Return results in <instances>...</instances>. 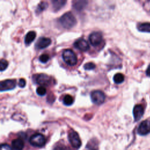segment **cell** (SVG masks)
<instances>
[{
    "mask_svg": "<svg viewBox=\"0 0 150 150\" xmlns=\"http://www.w3.org/2000/svg\"><path fill=\"white\" fill-rule=\"evenodd\" d=\"M61 25L66 29H70L76 23V19L71 12H68L64 13L59 19Z\"/></svg>",
    "mask_w": 150,
    "mask_h": 150,
    "instance_id": "cell-1",
    "label": "cell"
},
{
    "mask_svg": "<svg viewBox=\"0 0 150 150\" xmlns=\"http://www.w3.org/2000/svg\"><path fill=\"white\" fill-rule=\"evenodd\" d=\"M62 58L64 62L70 66H73L77 62V58L74 52L71 49H66L62 53Z\"/></svg>",
    "mask_w": 150,
    "mask_h": 150,
    "instance_id": "cell-2",
    "label": "cell"
},
{
    "mask_svg": "<svg viewBox=\"0 0 150 150\" xmlns=\"http://www.w3.org/2000/svg\"><path fill=\"white\" fill-rule=\"evenodd\" d=\"M29 142L33 146L42 147L46 143V138L43 135L36 133L30 137Z\"/></svg>",
    "mask_w": 150,
    "mask_h": 150,
    "instance_id": "cell-3",
    "label": "cell"
},
{
    "mask_svg": "<svg viewBox=\"0 0 150 150\" xmlns=\"http://www.w3.org/2000/svg\"><path fill=\"white\" fill-rule=\"evenodd\" d=\"M68 138L71 145L73 148L76 149L80 148L81 145V142L77 132L73 130L70 131L68 134Z\"/></svg>",
    "mask_w": 150,
    "mask_h": 150,
    "instance_id": "cell-4",
    "label": "cell"
},
{
    "mask_svg": "<svg viewBox=\"0 0 150 150\" xmlns=\"http://www.w3.org/2000/svg\"><path fill=\"white\" fill-rule=\"evenodd\" d=\"M90 97L92 102L97 105L101 104L105 100V94L100 90H94L90 94Z\"/></svg>",
    "mask_w": 150,
    "mask_h": 150,
    "instance_id": "cell-5",
    "label": "cell"
},
{
    "mask_svg": "<svg viewBox=\"0 0 150 150\" xmlns=\"http://www.w3.org/2000/svg\"><path fill=\"white\" fill-rule=\"evenodd\" d=\"M90 43L93 46H97L101 44L103 41V36L100 32H92L88 38Z\"/></svg>",
    "mask_w": 150,
    "mask_h": 150,
    "instance_id": "cell-6",
    "label": "cell"
},
{
    "mask_svg": "<svg viewBox=\"0 0 150 150\" xmlns=\"http://www.w3.org/2000/svg\"><path fill=\"white\" fill-rule=\"evenodd\" d=\"M137 132L140 135H145L150 132V121H143L138 127Z\"/></svg>",
    "mask_w": 150,
    "mask_h": 150,
    "instance_id": "cell-7",
    "label": "cell"
},
{
    "mask_svg": "<svg viewBox=\"0 0 150 150\" xmlns=\"http://www.w3.org/2000/svg\"><path fill=\"white\" fill-rule=\"evenodd\" d=\"M36 82L40 86H48L51 84L52 79L50 76L45 74H40L36 76Z\"/></svg>",
    "mask_w": 150,
    "mask_h": 150,
    "instance_id": "cell-8",
    "label": "cell"
},
{
    "mask_svg": "<svg viewBox=\"0 0 150 150\" xmlns=\"http://www.w3.org/2000/svg\"><path fill=\"white\" fill-rule=\"evenodd\" d=\"M16 86V80L13 79L5 80L0 82V90L1 91L13 89Z\"/></svg>",
    "mask_w": 150,
    "mask_h": 150,
    "instance_id": "cell-9",
    "label": "cell"
},
{
    "mask_svg": "<svg viewBox=\"0 0 150 150\" xmlns=\"http://www.w3.org/2000/svg\"><path fill=\"white\" fill-rule=\"evenodd\" d=\"M74 46L76 49L83 52H86L90 48L88 42L83 38L76 40L74 43Z\"/></svg>",
    "mask_w": 150,
    "mask_h": 150,
    "instance_id": "cell-10",
    "label": "cell"
},
{
    "mask_svg": "<svg viewBox=\"0 0 150 150\" xmlns=\"http://www.w3.org/2000/svg\"><path fill=\"white\" fill-rule=\"evenodd\" d=\"M51 39L48 38H45V37H41L40 38L37 42L36 43L35 46L36 48L42 49L47 47L51 44Z\"/></svg>",
    "mask_w": 150,
    "mask_h": 150,
    "instance_id": "cell-11",
    "label": "cell"
},
{
    "mask_svg": "<svg viewBox=\"0 0 150 150\" xmlns=\"http://www.w3.org/2000/svg\"><path fill=\"white\" fill-rule=\"evenodd\" d=\"M144 109L142 105L138 104L136 105L133 109V115L134 117V120L135 121H139L144 115Z\"/></svg>",
    "mask_w": 150,
    "mask_h": 150,
    "instance_id": "cell-12",
    "label": "cell"
},
{
    "mask_svg": "<svg viewBox=\"0 0 150 150\" xmlns=\"http://www.w3.org/2000/svg\"><path fill=\"white\" fill-rule=\"evenodd\" d=\"M24 145L23 141L21 138H16L12 141V148L14 150H22Z\"/></svg>",
    "mask_w": 150,
    "mask_h": 150,
    "instance_id": "cell-13",
    "label": "cell"
},
{
    "mask_svg": "<svg viewBox=\"0 0 150 150\" xmlns=\"http://www.w3.org/2000/svg\"><path fill=\"white\" fill-rule=\"evenodd\" d=\"M36 32L35 31H29L27 33L25 37V43L26 45H29L36 38Z\"/></svg>",
    "mask_w": 150,
    "mask_h": 150,
    "instance_id": "cell-14",
    "label": "cell"
},
{
    "mask_svg": "<svg viewBox=\"0 0 150 150\" xmlns=\"http://www.w3.org/2000/svg\"><path fill=\"white\" fill-rule=\"evenodd\" d=\"M87 2L85 1H74L73 2V8L76 9L77 11H81L83 10L86 6L87 5Z\"/></svg>",
    "mask_w": 150,
    "mask_h": 150,
    "instance_id": "cell-15",
    "label": "cell"
},
{
    "mask_svg": "<svg viewBox=\"0 0 150 150\" xmlns=\"http://www.w3.org/2000/svg\"><path fill=\"white\" fill-rule=\"evenodd\" d=\"M66 3L65 0H53L52 1V4L53 9L55 11H58L62 8Z\"/></svg>",
    "mask_w": 150,
    "mask_h": 150,
    "instance_id": "cell-16",
    "label": "cell"
},
{
    "mask_svg": "<svg viewBox=\"0 0 150 150\" xmlns=\"http://www.w3.org/2000/svg\"><path fill=\"white\" fill-rule=\"evenodd\" d=\"M138 29L142 32H150V23H143L138 26Z\"/></svg>",
    "mask_w": 150,
    "mask_h": 150,
    "instance_id": "cell-17",
    "label": "cell"
},
{
    "mask_svg": "<svg viewBox=\"0 0 150 150\" xmlns=\"http://www.w3.org/2000/svg\"><path fill=\"white\" fill-rule=\"evenodd\" d=\"M113 80L116 84H120L124 80V76L121 73H117L113 77Z\"/></svg>",
    "mask_w": 150,
    "mask_h": 150,
    "instance_id": "cell-18",
    "label": "cell"
},
{
    "mask_svg": "<svg viewBox=\"0 0 150 150\" xmlns=\"http://www.w3.org/2000/svg\"><path fill=\"white\" fill-rule=\"evenodd\" d=\"M63 102L64 105L69 106V105H71L73 103L74 99L71 96L67 94L64 97V98L63 99Z\"/></svg>",
    "mask_w": 150,
    "mask_h": 150,
    "instance_id": "cell-19",
    "label": "cell"
},
{
    "mask_svg": "<svg viewBox=\"0 0 150 150\" xmlns=\"http://www.w3.org/2000/svg\"><path fill=\"white\" fill-rule=\"evenodd\" d=\"M47 7H48V4L46 2H45V1L41 2L39 4V5L38 6L36 12L38 13H40V12L43 11L44 10H45Z\"/></svg>",
    "mask_w": 150,
    "mask_h": 150,
    "instance_id": "cell-20",
    "label": "cell"
},
{
    "mask_svg": "<svg viewBox=\"0 0 150 150\" xmlns=\"http://www.w3.org/2000/svg\"><path fill=\"white\" fill-rule=\"evenodd\" d=\"M36 93L40 96H45L46 93V90L44 87L39 86L36 89Z\"/></svg>",
    "mask_w": 150,
    "mask_h": 150,
    "instance_id": "cell-21",
    "label": "cell"
},
{
    "mask_svg": "<svg viewBox=\"0 0 150 150\" xmlns=\"http://www.w3.org/2000/svg\"><path fill=\"white\" fill-rule=\"evenodd\" d=\"M8 66V62L5 59H1L0 62V70L4 71L5 70Z\"/></svg>",
    "mask_w": 150,
    "mask_h": 150,
    "instance_id": "cell-22",
    "label": "cell"
},
{
    "mask_svg": "<svg viewBox=\"0 0 150 150\" xmlns=\"http://www.w3.org/2000/svg\"><path fill=\"white\" fill-rule=\"evenodd\" d=\"M39 59L40 62L45 63H46L49 60V56L47 54H43L40 56Z\"/></svg>",
    "mask_w": 150,
    "mask_h": 150,
    "instance_id": "cell-23",
    "label": "cell"
},
{
    "mask_svg": "<svg viewBox=\"0 0 150 150\" xmlns=\"http://www.w3.org/2000/svg\"><path fill=\"white\" fill-rule=\"evenodd\" d=\"M95 67H96L95 64H94L93 63H92V62L87 63H86V64L84 65V69H85V70H93V69H94Z\"/></svg>",
    "mask_w": 150,
    "mask_h": 150,
    "instance_id": "cell-24",
    "label": "cell"
},
{
    "mask_svg": "<svg viewBox=\"0 0 150 150\" xmlns=\"http://www.w3.org/2000/svg\"><path fill=\"white\" fill-rule=\"evenodd\" d=\"M0 150H12V148L7 144H2L1 145Z\"/></svg>",
    "mask_w": 150,
    "mask_h": 150,
    "instance_id": "cell-25",
    "label": "cell"
},
{
    "mask_svg": "<svg viewBox=\"0 0 150 150\" xmlns=\"http://www.w3.org/2000/svg\"><path fill=\"white\" fill-rule=\"evenodd\" d=\"M26 85V81L24 79H21L19 81V83H18V86L21 87V88H23Z\"/></svg>",
    "mask_w": 150,
    "mask_h": 150,
    "instance_id": "cell-26",
    "label": "cell"
},
{
    "mask_svg": "<svg viewBox=\"0 0 150 150\" xmlns=\"http://www.w3.org/2000/svg\"><path fill=\"white\" fill-rule=\"evenodd\" d=\"M53 150H66V149L64 146H63L62 145H60V146H57L56 147H55Z\"/></svg>",
    "mask_w": 150,
    "mask_h": 150,
    "instance_id": "cell-27",
    "label": "cell"
},
{
    "mask_svg": "<svg viewBox=\"0 0 150 150\" xmlns=\"http://www.w3.org/2000/svg\"><path fill=\"white\" fill-rule=\"evenodd\" d=\"M85 150H97V148L93 147V146H91L90 145H89V144H88V145L86 146V148Z\"/></svg>",
    "mask_w": 150,
    "mask_h": 150,
    "instance_id": "cell-28",
    "label": "cell"
},
{
    "mask_svg": "<svg viewBox=\"0 0 150 150\" xmlns=\"http://www.w3.org/2000/svg\"><path fill=\"white\" fill-rule=\"evenodd\" d=\"M146 74L147 76L148 77H150V64H149L146 70Z\"/></svg>",
    "mask_w": 150,
    "mask_h": 150,
    "instance_id": "cell-29",
    "label": "cell"
}]
</instances>
